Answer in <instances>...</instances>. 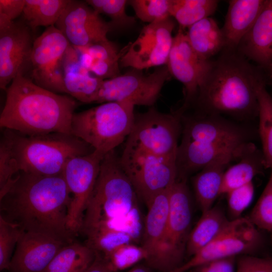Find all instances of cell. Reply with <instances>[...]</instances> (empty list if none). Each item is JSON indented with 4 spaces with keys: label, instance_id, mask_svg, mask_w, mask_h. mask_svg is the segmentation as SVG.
Returning <instances> with one entry per match:
<instances>
[{
    "label": "cell",
    "instance_id": "obj_7",
    "mask_svg": "<svg viewBox=\"0 0 272 272\" xmlns=\"http://www.w3.org/2000/svg\"><path fill=\"white\" fill-rule=\"evenodd\" d=\"M182 115L178 110L163 113L152 106L145 112L135 115L124 149L176 158Z\"/></svg>",
    "mask_w": 272,
    "mask_h": 272
},
{
    "label": "cell",
    "instance_id": "obj_10",
    "mask_svg": "<svg viewBox=\"0 0 272 272\" xmlns=\"http://www.w3.org/2000/svg\"><path fill=\"white\" fill-rule=\"evenodd\" d=\"M171 76L167 65L157 67L149 74L130 68L123 74L104 80L93 103L127 102L134 106L152 107Z\"/></svg>",
    "mask_w": 272,
    "mask_h": 272
},
{
    "label": "cell",
    "instance_id": "obj_26",
    "mask_svg": "<svg viewBox=\"0 0 272 272\" xmlns=\"http://www.w3.org/2000/svg\"><path fill=\"white\" fill-rule=\"evenodd\" d=\"M237 163L225 171L221 195L252 182L253 179L264 168L262 151L253 143L247 144Z\"/></svg>",
    "mask_w": 272,
    "mask_h": 272
},
{
    "label": "cell",
    "instance_id": "obj_22",
    "mask_svg": "<svg viewBox=\"0 0 272 272\" xmlns=\"http://www.w3.org/2000/svg\"><path fill=\"white\" fill-rule=\"evenodd\" d=\"M236 50L249 61L266 69L272 63V0H265L260 14Z\"/></svg>",
    "mask_w": 272,
    "mask_h": 272
},
{
    "label": "cell",
    "instance_id": "obj_2",
    "mask_svg": "<svg viewBox=\"0 0 272 272\" xmlns=\"http://www.w3.org/2000/svg\"><path fill=\"white\" fill-rule=\"evenodd\" d=\"M71 199L62 174L20 172L0 197V217L23 232L43 234L69 243L76 236L67 225Z\"/></svg>",
    "mask_w": 272,
    "mask_h": 272
},
{
    "label": "cell",
    "instance_id": "obj_31",
    "mask_svg": "<svg viewBox=\"0 0 272 272\" xmlns=\"http://www.w3.org/2000/svg\"><path fill=\"white\" fill-rule=\"evenodd\" d=\"M262 78L257 83L256 92L258 103V133L265 168L272 169V97L265 88Z\"/></svg>",
    "mask_w": 272,
    "mask_h": 272
},
{
    "label": "cell",
    "instance_id": "obj_37",
    "mask_svg": "<svg viewBox=\"0 0 272 272\" xmlns=\"http://www.w3.org/2000/svg\"><path fill=\"white\" fill-rule=\"evenodd\" d=\"M23 232L0 217V270H8L14 249Z\"/></svg>",
    "mask_w": 272,
    "mask_h": 272
},
{
    "label": "cell",
    "instance_id": "obj_18",
    "mask_svg": "<svg viewBox=\"0 0 272 272\" xmlns=\"http://www.w3.org/2000/svg\"><path fill=\"white\" fill-rule=\"evenodd\" d=\"M181 123V141L214 144H240L249 142V131L222 116L202 113L185 116L182 114Z\"/></svg>",
    "mask_w": 272,
    "mask_h": 272
},
{
    "label": "cell",
    "instance_id": "obj_40",
    "mask_svg": "<svg viewBox=\"0 0 272 272\" xmlns=\"http://www.w3.org/2000/svg\"><path fill=\"white\" fill-rule=\"evenodd\" d=\"M236 257L217 259L191 269L192 272H235Z\"/></svg>",
    "mask_w": 272,
    "mask_h": 272
},
{
    "label": "cell",
    "instance_id": "obj_11",
    "mask_svg": "<svg viewBox=\"0 0 272 272\" xmlns=\"http://www.w3.org/2000/svg\"><path fill=\"white\" fill-rule=\"evenodd\" d=\"M264 242L260 230L247 217L231 220L214 241L171 272H186L211 260L250 254L260 249Z\"/></svg>",
    "mask_w": 272,
    "mask_h": 272
},
{
    "label": "cell",
    "instance_id": "obj_3",
    "mask_svg": "<svg viewBox=\"0 0 272 272\" xmlns=\"http://www.w3.org/2000/svg\"><path fill=\"white\" fill-rule=\"evenodd\" d=\"M223 50L212 60L195 102L202 113L253 119L258 116L256 87L262 75L237 50Z\"/></svg>",
    "mask_w": 272,
    "mask_h": 272
},
{
    "label": "cell",
    "instance_id": "obj_34",
    "mask_svg": "<svg viewBox=\"0 0 272 272\" xmlns=\"http://www.w3.org/2000/svg\"><path fill=\"white\" fill-rule=\"evenodd\" d=\"M103 257L113 270L117 272L137 265L146 259V253L142 246L135 243L121 245Z\"/></svg>",
    "mask_w": 272,
    "mask_h": 272
},
{
    "label": "cell",
    "instance_id": "obj_28",
    "mask_svg": "<svg viewBox=\"0 0 272 272\" xmlns=\"http://www.w3.org/2000/svg\"><path fill=\"white\" fill-rule=\"evenodd\" d=\"M185 33L192 48L204 60H211L224 49L225 42L221 28L210 17L190 26Z\"/></svg>",
    "mask_w": 272,
    "mask_h": 272
},
{
    "label": "cell",
    "instance_id": "obj_39",
    "mask_svg": "<svg viewBox=\"0 0 272 272\" xmlns=\"http://www.w3.org/2000/svg\"><path fill=\"white\" fill-rule=\"evenodd\" d=\"M236 272H272V257L242 255L237 260Z\"/></svg>",
    "mask_w": 272,
    "mask_h": 272
},
{
    "label": "cell",
    "instance_id": "obj_32",
    "mask_svg": "<svg viewBox=\"0 0 272 272\" xmlns=\"http://www.w3.org/2000/svg\"><path fill=\"white\" fill-rule=\"evenodd\" d=\"M217 0H171L170 15L184 30L206 18L210 17L217 10Z\"/></svg>",
    "mask_w": 272,
    "mask_h": 272
},
{
    "label": "cell",
    "instance_id": "obj_27",
    "mask_svg": "<svg viewBox=\"0 0 272 272\" xmlns=\"http://www.w3.org/2000/svg\"><path fill=\"white\" fill-rule=\"evenodd\" d=\"M231 220L219 207L202 212L191 229L188 239L186 253L190 256L211 243L228 227Z\"/></svg>",
    "mask_w": 272,
    "mask_h": 272
},
{
    "label": "cell",
    "instance_id": "obj_19",
    "mask_svg": "<svg viewBox=\"0 0 272 272\" xmlns=\"http://www.w3.org/2000/svg\"><path fill=\"white\" fill-rule=\"evenodd\" d=\"M66 244L47 235L23 232L15 248L8 270L44 272L57 252Z\"/></svg>",
    "mask_w": 272,
    "mask_h": 272
},
{
    "label": "cell",
    "instance_id": "obj_15",
    "mask_svg": "<svg viewBox=\"0 0 272 272\" xmlns=\"http://www.w3.org/2000/svg\"><path fill=\"white\" fill-rule=\"evenodd\" d=\"M34 41L30 28L0 13V88L5 90L30 65Z\"/></svg>",
    "mask_w": 272,
    "mask_h": 272
},
{
    "label": "cell",
    "instance_id": "obj_13",
    "mask_svg": "<svg viewBox=\"0 0 272 272\" xmlns=\"http://www.w3.org/2000/svg\"><path fill=\"white\" fill-rule=\"evenodd\" d=\"M105 155L96 151L70 159L62 175L71 194L67 225L75 235L80 231L88 201L94 190Z\"/></svg>",
    "mask_w": 272,
    "mask_h": 272
},
{
    "label": "cell",
    "instance_id": "obj_44",
    "mask_svg": "<svg viewBox=\"0 0 272 272\" xmlns=\"http://www.w3.org/2000/svg\"><path fill=\"white\" fill-rule=\"evenodd\" d=\"M267 71L268 76L271 80H272V63L266 69Z\"/></svg>",
    "mask_w": 272,
    "mask_h": 272
},
{
    "label": "cell",
    "instance_id": "obj_5",
    "mask_svg": "<svg viewBox=\"0 0 272 272\" xmlns=\"http://www.w3.org/2000/svg\"><path fill=\"white\" fill-rule=\"evenodd\" d=\"M1 143L7 148L18 173L61 174L70 159L94 151L74 135L61 133L29 135L5 129Z\"/></svg>",
    "mask_w": 272,
    "mask_h": 272
},
{
    "label": "cell",
    "instance_id": "obj_6",
    "mask_svg": "<svg viewBox=\"0 0 272 272\" xmlns=\"http://www.w3.org/2000/svg\"><path fill=\"white\" fill-rule=\"evenodd\" d=\"M134 106L127 102H109L75 112L72 134L106 155L129 135L135 119Z\"/></svg>",
    "mask_w": 272,
    "mask_h": 272
},
{
    "label": "cell",
    "instance_id": "obj_14",
    "mask_svg": "<svg viewBox=\"0 0 272 272\" xmlns=\"http://www.w3.org/2000/svg\"><path fill=\"white\" fill-rule=\"evenodd\" d=\"M55 26H52L34 40L30 58L33 81L52 92L63 93V60L71 46Z\"/></svg>",
    "mask_w": 272,
    "mask_h": 272
},
{
    "label": "cell",
    "instance_id": "obj_23",
    "mask_svg": "<svg viewBox=\"0 0 272 272\" xmlns=\"http://www.w3.org/2000/svg\"><path fill=\"white\" fill-rule=\"evenodd\" d=\"M104 80L92 74L81 63L71 46L63 60V93L85 103H92Z\"/></svg>",
    "mask_w": 272,
    "mask_h": 272
},
{
    "label": "cell",
    "instance_id": "obj_17",
    "mask_svg": "<svg viewBox=\"0 0 272 272\" xmlns=\"http://www.w3.org/2000/svg\"><path fill=\"white\" fill-rule=\"evenodd\" d=\"M212 60L200 58L190 46L184 30L179 28L174 36L167 66L171 76L184 87V101L179 109L182 112L195 102L199 87Z\"/></svg>",
    "mask_w": 272,
    "mask_h": 272
},
{
    "label": "cell",
    "instance_id": "obj_36",
    "mask_svg": "<svg viewBox=\"0 0 272 272\" xmlns=\"http://www.w3.org/2000/svg\"><path fill=\"white\" fill-rule=\"evenodd\" d=\"M128 3L137 17L148 24L171 17V0H130Z\"/></svg>",
    "mask_w": 272,
    "mask_h": 272
},
{
    "label": "cell",
    "instance_id": "obj_41",
    "mask_svg": "<svg viewBox=\"0 0 272 272\" xmlns=\"http://www.w3.org/2000/svg\"><path fill=\"white\" fill-rule=\"evenodd\" d=\"M25 0H0V13L14 21L23 14Z\"/></svg>",
    "mask_w": 272,
    "mask_h": 272
},
{
    "label": "cell",
    "instance_id": "obj_1",
    "mask_svg": "<svg viewBox=\"0 0 272 272\" xmlns=\"http://www.w3.org/2000/svg\"><path fill=\"white\" fill-rule=\"evenodd\" d=\"M139 198L115 150L105 155L80 231L95 254L104 256L121 245L141 241Z\"/></svg>",
    "mask_w": 272,
    "mask_h": 272
},
{
    "label": "cell",
    "instance_id": "obj_38",
    "mask_svg": "<svg viewBox=\"0 0 272 272\" xmlns=\"http://www.w3.org/2000/svg\"><path fill=\"white\" fill-rule=\"evenodd\" d=\"M254 194V187L252 182L235 188L226 194L230 220L241 217V214L251 203Z\"/></svg>",
    "mask_w": 272,
    "mask_h": 272
},
{
    "label": "cell",
    "instance_id": "obj_30",
    "mask_svg": "<svg viewBox=\"0 0 272 272\" xmlns=\"http://www.w3.org/2000/svg\"><path fill=\"white\" fill-rule=\"evenodd\" d=\"M70 0H25L23 16L26 24L34 29L55 26Z\"/></svg>",
    "mask_w": 272,
    "mask_h": 272
},
{
    "label": "cell",
    "instance_id": "obj_25",
    "mask_svg": "<svg viewBox=\"0 0 272 272\" xmlns=\"http://www.w3.org/2000/svg\"><path fill=\"white\" fill-rule=\"evenodd\" d=\"M81 64L92 74L102 80L115 77L120 74V59L122 50L118 51L111 41L98 42L85 47L75 48Z\"/></svg>",
    "mask_w": 272,
    "mask_h": 272
},
{
    "label": "cell",
    "instance_id": "obj_4",
    "mask_svg": "<svg viewBox=\"0 0 272 272\" xmlns=\"http://www.w3.org/2000/svg\"><path fill=\"white\" fill-rule=\"evenodd\" d=\"M6 92L0 115L2 128L29 135L72 134V121L77 106L73 97L43 88L22 74L12 81Z\"/></svg>",
    "mask_w": 272,
    "mask_h": 272
},
{
    "label": "cell",
    "instance_id": "obj_43",
    "mask_svg": "<svg viewBox=\"0 0 272 272\" xmlns=\"http://www.w3.org/2000/svg\"><path fill=\"white\" fill-rule=\"evenodd\" d=\"M152 269L147 264H137L126 272H153Z\"/></svg>",
    "mask_w": 272,
    "mask_h": 272
},
{
    "label": "cell",
    "instance_id": "obj_33",
    "mask_svg": "<svg viewBox=\"0 0 272 272\" xmlns=\"http://www.w3.org/2000/svg\"><path fill=\"white\" fill-rule=\"evenodd\" d=\"M85 2L99 14L109 17L114 29L127 28L133 26L136 20L134 17L126 13V0H87Z\"/></svg>",
    "mask_w": 272,
    "mask_h": 272
},
{
    "label": "cell",
    "instance_id": "obj_8",
    "mask_svg": "<svg viewBox=\"0 0 272 272\" xmlns=\"http://www.w3.org/2000/svg\"><path fill=\"white\" fill-rule=\"evenodd\" d=\"M119 161L138 197L147 207L177 179L176 158L124 149Z\"/></svg>",
    "mask_w": 272,
    "mask_h": 272
},
{
    "label": "cell",
    "instance_id": "obj_24",
    "mask_svg": "<svg viewBox=\"0 0 272 272\" xmlns=\"http://www.w3.org/2000/svg\"><path fill=\"white\" fill-rule=\"evenodd\" d=\"M265 0H231L221 28L224 50L236 51L260 14Z\"/></svg>",
    "mask_w": 272,
    "mask_h": 272
},
{
    "label": "cell",
    "instance_id": "obj_42",
    "mask_svg": "<svg viewBox=\"0 0 272 272\" xmlns=\"http://www.w3.org/2000/svg\"><path fill=\"white\" fill-rule=\"evenodd\" d=\"M84 272H115L101 255L96 254L91 265Z\"/></svg>",
    "mask_w": 272,
    "mask_h": 272
},
{
    "label": "cell",
    "instance_id": "obj_21",
    "mask_svg": "<svg viewBox=\"0 0 272 272\" xmlns=\"http://www.w3.org/2000/svg\"><path fill=\"white\" fill-rule=\"evenodd\" d=\"M247 143L219 156L193 177L194 196L201 212L212 208L215 200L221 195L225 171L232 161L240 157Z\"/></svg>",
    "mask_w": 272,
    "mask_h": 272
},
{
    "label": "cell",
    "instance_id": "obj_20",
    "mask_svg": "<svg viewBox=\"0 0 272 272\" xmlns=\"http://www.w3.org/2000/svg\"><path fill=\"white\" fill-rule=\"evenodd\" d=\"M169 188L156 196L147 207L144 218L142 245L147 264L159 270L169 214Z\"/></svg>",
    "mask_w": 272,
    "mask_h": 272
},
{
    "label": "cell",
    "instance_id": "obj_9",
    "mask_svg": "<svg viewBox=\"0 0 272 272\" xmlns=\"http://www.w3.org/2000/svg\"><path fill=\"white\" fill-rule=\"evenodd\" d=\"M192 201L186 179L177 178L169 190V214L159 271L171 272L183 262L191 230Z\"/></svg>",
    "mask_w": 272,
    "mask_h": 272
},
{
    "label": "cell",
    "instance_id": "obj_35",
    "mask_svg": "<svg viewBox=\"0 0 272 272\" xmlns=\"http://www.w3.org/2000/svg\"><path fill=\"white\" fill-rule=\"evenodd\" d=\"M247 218L260 230L272 233V169L266 186Z\"/></svg>",
    "mask_w": 272,
    "mask_h": 272
},
{
    "label": "cell",
    "instance_id": "obj_29",
    "mask_svg": "<svg viewBox=\"0 0 272 272\" xmlns=\"http://www.w3.org/2000/svg\"><path fill=\"white\" fill-rule=\"evenodd\" d=\"M95 256V252L86 244L73 241L60 249L44 272H84Z\"/></svg>",
    "mask_w": 272,
    "mask_h": 272
},
{
    "label": "cell",
    "instance_id": "obj_16",
    "mask_svg": "<svg viewBox=\"0 0 272 272\" xmlns=\"http://www.w3.org/2000/svg\"><path fill=\"white\" fill-rule=\"evenodd\" d=\"M86 2L70 0L55 27L75 48L109 40L107 34L114 29Z\"/></svg>",
    "mask_w": 272,
    "mask_h": 272
},
{
    "label": "cell",
    "instance_id": "obj_12",
    "mask_svg": "<svg viewBox=\"0 0 272 272\" xmlns=\"http://www.w3.org/2000/svg\"><path fill=\"white\" fill-rule=\"evenodd\" d=\"M174 27L172 17L147 24L137 39L122 49L120 66L143 71L167 65Z\"/></svg>",
    "mask_w": 272,
    "mask_h": 272
}]
</instances>
